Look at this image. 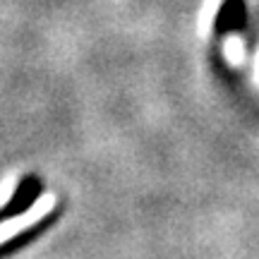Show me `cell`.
I'll list each match as a JSON object with an SVG mask.
<instances>
[{"instance_id":"cell-1","label":"cell","mask_w":259,"mask_h":259,"mask_svg":"<svg viewBox=\"0 0 259 259\" xmlns=\"http://www.w3.org/2000/svg\"><path fill=\"white\" fill-rule=\"evenodd\" d=\"M56 202L58 199L53 192H44L36 202L29 206L27 211L17 213V216H12L8 221H0V245L10 242L12 238H17L19 233H24L27 228H31V226H36L38 221H44L48 213L56 209Z\"/></svg>"},{"instance_id":"cell-2","label":"cell","mask_w":259,"mask_h":259,"mask_svg":"<svg viewBox=\"0 0 259 259\" xmlns=\"http://www.w3.org/2000/svg\"><path fill=\"white\" fill-rule=\"evenodd\" d=\"M221 5L223 0H202V8H199V15H197V34L202 38H209Z\"/></svg>"},{"instance_id":"cell-3","label":"cell","mask_w":259,"mask_h":259,"mask_svg":"<svg viewBox=\"0 0 259 259\" xmlns=\"http://www.w3.org/2000/svg\"><path fill=\"white\" fill-rule=\"evenodd\" d=\"M15 192H17V176L12 173V176H5L3 183H0V209L8 206L10 199L15 197Z\"/></svg>"},{"instance_id":"cell-4","label":"cell","mask_w":259,"mask_h":259,"mask_svg":"<svg viewBox=\"0 0 259 259\" xmlns=\"http://www.w3.org/2000/svg\"><path fill=\"white\" fill-rule=\"evenodd\" d=\"M226 46H228V56H231L233 60H240L242 58V41H238L235 36H231Z\"/></svg>"}]
</instances>
